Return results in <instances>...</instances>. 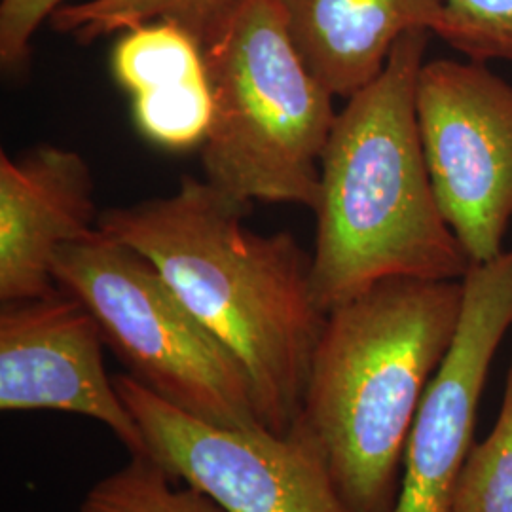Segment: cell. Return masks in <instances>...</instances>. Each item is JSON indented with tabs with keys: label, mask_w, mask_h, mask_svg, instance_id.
Instances as JSON below:
<instances>
[{
	"label": "cell",
	"mask_w": 512,
	"mask_h": 512,
	"mask_svg": "<svg viewBox=\"0 0 512 512\" xmlns=\"http://www.w3.org/2000/svg\"><path fill=\"white\" fill-rule=\"evenodd\" d=\"M249 211L211 184L183 177L171 196L103 211L97 228L160 272L247 370L262 425L287 435L327 313L311 291V256L289 232L245 228Z\"/></svg>",
	"instance_id": "6da1fadb"
},
{
	"label": "cell",
	"mask_w": 512,
	"mask_h": 512,
	"mask_svg": "<svg viewBox=\"0 0 512 512\" xmlns=\"http://www.w3.org/2000/svg\"><path fill=\"white\" fill-rule=\"evenodd\" d=\"M458 512H512V359L499 416L475 444L456 495Z\"/></svg>",
	"instance_id": "9a60e30c"
},
{
	"label": "cell",
	"mask_w": 512,
	"mask_h": 512,
	"mask_svg": "<svg viewBox=\"0 0 512 512\" xmlns=\"http://www.w3.org/2000/svg\"><path fill=\"white\" fill-rule=\"evenodd\" d=\"M80 512H228L211 495L171 475L158 459L129 456L118 471L97 480Z\"/></svg>",
	"instance_id": "5bb4252c"
},
{
	"label": "cell",
	"mask_w": 512,
	"mask_h": 512,
	"mask_svg": "<svg viewBox=\"0 0 512 512\" xmlns=\"http://www.w3.org/2000/svg\"><path fill=\"white\" fill-rule=\"evenodd\" d=\"M245 0H84L61 6L52 29L80 44L120 35L148 21H171L207 48L219 37Z\"/></svg>",
	"instance_id": "4fadbf2b"
},
{
	"label": "cell",
	"mask_w": 512,
	"mask_h": 512,
	"mask_svg": "<svg viewBox=\"0 0 512 512\" xmlns=\"http://www.w3.org/2000/svg\"><path fill=\"white\" fill-rule=\"evenodd\" d=\"M461 304V281L393 277L327 313L296 421L355 511L395 509L406 442Z\"/></svg>",
	"instance_id": "3957f363"
},
{
	"label": "cell",
	"mask_w": 512,
	"mask_h": 512,
	"mask_svg": "<svg viewBox=\"0 0 512 512\" xmlns=\"http://www.w3.org/2000/svg\"><path fill=\"white\" fill-rule=\"evenodd\" d=\"M416 112L444 219L471 264L494 260L512 224L511 82L473 59L425 61Z\"/></svg>",
	"instance_id": "8992f818"
},
{
	"label": "cell",
	"mask_w": 512,
	"mask_h": 512,
	"mask_svg": "<svg viewBox=\"0 0 512 512\" xmlns=\"http://www.w3.org/2000/svg\"><path fill=\"white\" fill-rule=\"evenodd\" d=\"M435 35L467 59L512 63V0H444Z\"/></svg>",
	"instance_id": "2e32d148"
},
{
	"label": "cell",
	"mask_w": 512,
	"mask_h": 512,
	"mask_svg": "<svg viewBox=\"0 0 512 512\" xmlns=\"http://www.w3.org/2000/svg\"><path fill=\"white\" fill-rule=\"evenodd\" d=\"M105 338L92 311L57 287L0 310V410H55L107 425L129 456L147 440L107 374Z\"/></svg>",
	"instance_id": "9c48e42d"
},
{
	"label": "cell",
	"mask_w": 512,
	"mask_h": 512,
	"mask_svg": "<svg viewBox=\"0 0 512 512\" xmlns=\"http://www.w3.org/2000/svg\"><path fill=\"white\" fill-rule=\"evenodd\" d=\"M54 279L92 311L129 376L165 403L219 427H264L247 370L145 256L97 232L59 251Z\"/></svg>",
	"instance_id": "5b68a950"
},
{
	"label": "cell",
	"mask_w": 512,
	"mask_h": 512,
	"mask_svg": "<svg viewBox=\"0 0 512 512\" xmlns=\"http://www.w3.org/2000/svg\"><path fill=\"white\" fill-rule=\"evenodd\" d=\"M431 33L412 31L349 97L321 156L311 291L323 313L393 279L461 281L471 260L440 211L416 86Z\"/></svg>",
	"instance_id": "7a4b0ae2"
},
{
	"label": "cell",
	"mask_w": 512,
	"mask_h": 512,
	"mask_svg": "<svg viewBox=\"0 0 512 512\" xmlns=\"http://www.w3.org/2000/svg\"><path fill=\"white\" fill-rule=\"evenodd\" d=\"M92 169L74 150L38 145L0 154V302L57 291L54 262L71 243L93 238L99 215Z\"/></svg>",
	"instance_id": "30bf717a"
},
{
	"label": "cell",
	"mask_w": 512,
	"mask_h": 512,
	"mask_svg": "<svg viewBox=\"0 0 512 512\" xmlns=\"http://www.w3.org/2000/svg\"><path fill=\"white\" fill-rule=\"evenodd\" d=\"M67 0H0V65L6 73L25 69L38 27Z\"/></svg>",
	"instance_id": "e0dca14e"
},
{
	"label": "cell",
	"mask_w": 512,
	"mask_h": 512,
	"mask_svg": "<svg viewBox=\"0 0 512 512\" xmlns=\"http://www.w3.org/2000/svg\"><path fill=\"white\" fill-rule=\"evenodd\" d=\"M213 116L205 183L234 202L315 209L334 95L306 69L272 0H245L203 48Z\"/></svg>",
	"instance_id": "277c9868"
},
{
	"label": "cell",
	"mask_w": 512,
	"mask_h": 512,
	"mask_svg": "<svg viewBox=\"0 0 512 512\" xmlns=\"http://www.w3.org/2000/svg\"><path fill=\"white\" fill-rule=\"evenodd\" d=\"M302 63L348 101L374 82L395 44L439 27L444 0H272Z\"/></svg>",
	"instance_id": "8fae6325"
},
{
	"label": "cell",
	"mask_w": 512,
	"mask_h": 512,
	"mask_svg": "<svg viewBox=\"0 0 512 512\" xmlns=\"http://www.w3.org/2000/svg\"><path fill=\"white\" fill-rule=\"evenodd\" d=\"M458 330L427 387L406 442L393 512H458L456 495L475 448L478 404L512 330V247L463 275Z\"/></svg>",
	"instance_id": "ba28073f"
},
{
	"label": "cell",
	"mask_w": 512,
	"mask_h": 512,
	"mask_svg": "<svg viewBox=\"0 0 512 512\" xmlns=\"http://www.w3.org/2000/svg\"><path fill=\"white\" fill-rule=\"evenodd\" d=\"M116 391L150 456L228 512H357L342 495L319 444L296 421L287 435L230 429L192 418L126 374Z\"/></svg>",
	"instance_id": "52a82bcc"
},
{
	"label": "cell",
	"mask_w": 512,
	"mask_h": 512,
	"mask_svg": "<svg viewBox=\"0 0 512 512\" xmlns=\"http://www.w3.org/2000/svg\"><path fill=\"white\" fill-rule=\"evenodd\" d=\"M110 69L150 143L171 150L202 145L213 93L202 44L188 31L164 19L131 27L116 40Z\"/></svg>",
	"instance_id": "7c38bea8"
}]
</instances>
